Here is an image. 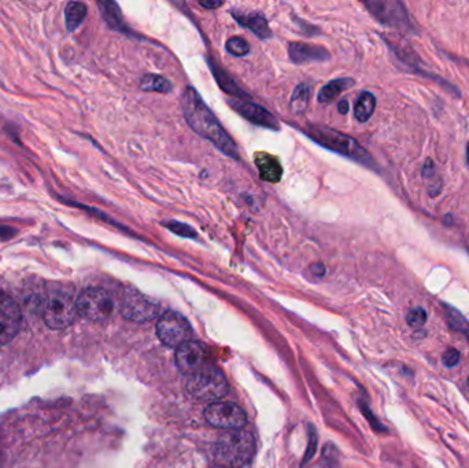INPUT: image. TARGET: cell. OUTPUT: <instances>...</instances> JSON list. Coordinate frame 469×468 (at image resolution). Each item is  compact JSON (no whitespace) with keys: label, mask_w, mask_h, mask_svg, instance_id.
Masks as SVG:
<instances>
[{"label":"cell","mask_w":469,"mask_h":468,"mask_svg":"<svg viewBox=\"0 0 469 468\" xmlns=\"http://www.w3.org/2000/svg\"><path fill=\"white\" fill-rule=\"evenodd\" d=\"M182 107L188 125L198 135L211 141L224 154L236 160L239 158V151L232 138L225 132L220 121L211 113L210 109L192 87H188L183 95Z\"/></svg>","instance_id":"6da1fadb"},{"label":"cell","mask_w":469,"mask_h":468,"mask_svg":"<svg viewBox=\"0 0 469 468\" xmlns=\"http://www.w3.org/2000/svg\"><path fill=\"white\" fill-rule=\"evenodd\" d=\"M256 452V444L251 434L240 430H232L213 446V460L225 468H239L250 463Z\"/></svg>","instance_id":"7a4b0ae2"},{"label":"cell","mask_w":469,"mask_h":468,"mask_svg":"<svg viewBox=\"0 0 469 468\" xmlns=\"http://www.w3.org/2000/svg\"><path fill=\"white\" fill-rule=\"evenodd\" d=\"M306 134L313 141L320 143L321 146L327 147L335 153H339L342 156H346L360 164L367 165V166H374L375 164L372 157L369 156V153L358 141L348 135H343L338 131H333L327 127H320V125H309L306 128Z\"/></svg>","instance_id":"3957f363"},{"label":"cell","mask_w":469,"mask_h":468,"mask_svg":"<svg viewBox=\"0 0 469 468\" xmlns=\"http://www.w3.org/2000/svg\"><path fill=\"white\" fill-rule=\"evenodd\" d=\"M187 390L191 396L205 401H215L228 392V382L224 374L213 367H205L187 380Z\"/></svg>","instance_id":"277c9868"},{"label":"cell","mask_w":469,"mask_h":468,"mask_svg":"<svg viewBox=\"0 0 469 468\" xmlns=\"http://www.w3.org/2000/svg\"><path fill=\"white\" fill-rule=\"evenodd\" d=\"M77 313L90 322H106L114 309L110 294L99 287H90L81 291L76 300Z\"/></svg>","instance_id":"5b68a950"},{"label":"cell","mask_w":469,"mask_h":468,"mask_svg":"<svg viewBox=\"0 0 469 468\" xmlns=\"http://www.w3.org/2000/svg\"><path fill=\"white\" fill-rule=\"evenodd\" d=\"M43 313L48 327L52 329H65L73 324L77 316L76 300L66 291H52L48 296Z\"/></svg>","instance_id":"8992f818"},{"label":"cell","mask_w":469,"mask_h":468,"mask_svg":"<svg viewBox=\"0 0 469 468\" xmlns=\"http://www.w3.org/2000/svg\"><path fill=\"white\" fill-rule=\"evenodd\" d=\"M380 24L406 30L410 28L405 4L398 0H368L364 3Z\"/></svg>","instance_id":"52a82bcc"},{"label":"cell","mask_w":469,"mask_h":468,"mask_svg":"<svg viewBox=\"0 0 469 468\" xmlns=\"http://www.w3.org/2000/svg\"><path fill=\"white\" fill-rule=\"evenodd\" d=\"M157 334L166 346L179 348L189 341L191 327L182 315L176 312L164 313L157 324Z\"/></svg>","instance_id":"ba28073f"},{"label":"cell","mask_w":469,"mask_h":468,"mask_svg":"<svg viewBox=\"0 0 469 468\" xmlns=\"http://www.w3.org/2000/svg\"><path fill=\"white\" fill-rule=\"evenodd\" d=\"M205 418L211 426L225 430H239L247 421L244 411L234 402L211 404L205 411Z\"/></svg>","instance_id":"9c48e42d"},{"label":"cell","mask_w":469,"mask_h":468,"mask_svg":"<svg viewBox=\"0 0 469 468\" xmlns=\"http://www.w3.org/2000/svg\"><path fill=\"white\" fill-rule=\"evenodd\" d=\"M23 315L16 300L0 293V348L8 345L18 335Z\"/></svg>","instance_id":"30bf717a"},{"label":"cell","mask_w":469,"mask_h":468,"mask_svg":"<svg viewBox=\"0 0 469 468\" xmlns=\"http://www.w3.org/2000/svg\"><path fill=\"white\" fill-rule=\"evenodd\" d=\"M176 364L183 374H196L208 365V351L202 344L188 341L177 348Z\"/></svg>","instance_id":"8fae6325"},{"label":"cell","mask_w":469,"mask_h":468,"mask_svg":"<svg viewBox=\"0 0 469 468\" xmlns=\"http://www.w3.org/2000/svg\"><path fill=\"white\" fill-rule=\"evenodd\" d=\"M121 313L125 319L131 322L144 323L158 317L160 306L154 301L148 300L147 297H143L141 294L135 293L125 297L121 306Z\"/></svg>","instance_id":"7c38bea8"},{"label":"cell","mask_w":469,"mask_h":468,"mask_svg":"<svg viewBox=\"0 0 469 468\" xmlns=\"http://www.w3.org/2000/svg\"><path fill=\"white\" fill-rule=\"evenodd\" d=\"M230 105L242 117L247 118L250 122H253L259 127L275 129V131L279 129V124H278L276 118L273 117L268 110H265L263 107H261L259 105L243 100V99H237V98L231 99Z\"/></svg>","instance_id":"4fadbf2b"},{"label":"cell","mask_w":469,"mask_h":468,"mask_svg":"<svg viewBox=\"0 0 469 468\" xmlns=\"http://www.w3.org/2000/svg\"><path fill=\"white\" fill-rule=\"evenodd\" d=\"M288 54L294 64L321 62L329 58L328 51L326 48L307 43H291L288 47Z\"/></svg>","instance_id":"5bb4252c"},{"label":"cell","mask_w":469,"mask_h":468,"mask_svg":"<svg viewBox=\"0 0 469 468\" xmlns=\"http://www.w3.org/2000/svg\"><path fill=\"white\" fill-rule=\"evenodd\" d=\"M256 165L259 168V176L262 180L278 183L282 179V165L276 157L266 153H259L256 156Z\"/></svg>","instance_id":"9a60e30c"},{"label":"cell","mask_w":469,"mask_h":468,"mask_svg":"<svg viewBox=\"0 0 469 468\" xmlns=\"http://www.w3.org/2000/svg\"><path fill=\"white\" fill-rule=\"evenodd\" d=\"M234 20L247 29H250L254 35H257L261 39H268L272 36L271 28L266 23V20L257 13H232Z\"/></svg>","instance_id":"2e32d148"},{"label":"cell","mask_w":469,"mask_h":468,"mask_svg":"<svg viewBox=\"0 0 469 468\" xmlns=\"http://www.w3.org/2000/svg\"><path fill=\"white\" fill-rule=\"evenodd\" d=\"M352 86H354V80L350 77H343V78L333 80V81L328 83L326 87H323V90L319 94V100L321 103H329L342 93L352 88Z\"/></svg>","instance_id":"e0dca14e"},{"label":"cell","mask_w":469,"mask_h":468,"mask_svg":"<svg viewBox=\"0 0 469 468\" xmlns=\"http://www.w3.org/2000/svg\"><path fill=\"white\" fill-rule=\"evenodd\" d=\"M376 109L375 95L365 91L358 96L355 106H354V117L360 122H367L372 117Z\"/></svg>","instance_id":"ac0fdd59"},{"label":"cell","mask_w":469,"mask_h":468,"mask_svg":"<svg viewBox=\"0 0 469 468\" xmlns=\"http://www.w3.org/2000/svg\"><path fill=\"white\" fill-rule=\"evenodd\" d=\"M87 16V7L84 3L71 1L65 8V18H66V26L69 30L77 29L81 23L84 21Z\"/></svg>","instance_id":"d6986e66"},{"label":"cell","mask_w":469,"mask_h":468,"mask_svg":"<svg viewBox=\"0 0 469 468\" xmlns=\"http://www.w3.org/2000/svg\"><path fill=\"white\" fill-rule=\"evenodd\" d=\"M141 90L167 94L172 91V83L158 74H146L141 81Z\"/></svg>","instance_id":"ffe728a7"},{"label":"cell","mask_w":469,"mask_h":468,"mask_svg":"<svg viewBox=\"0 0 469 468\" xmlns=\"http://www.w3.org/2000/svg\"><path fill=\"white\" fill-rule=\"evenodd\" d=\"M422 176L428 182V194L429 197H438L442 191V182L437 175V168L434 161L428 158L422 168Z\"/></svg>","instance_id":"44dd1931"},{"label":"cell","mask_w":469,"mask_h":468,"mask_svg":"<svg viewBox=\"0 0 469 468\" xmlns=\"http://www.w3.org/2000/svg\"><path fill=\"white\" fill-rule=\"evenodd\" d=\"M99 6L102 8V16L107 21V24L117 30L124 32L125 26H124L122 16H121V11H119L117 4L112 3V1H105V3H99Z\"/></svg>","instance_id":"7402d4cb"},{"label":"cell","mask_w":469,"mask_h":468,"mask_svg":"<svg viewBox=\"0 0 469 468\" xmlns=\"http://www.w3.org/2000/svg\"><path fill=\"white\" fill-rule=\"evenodd\" d=\"M445 306L446 310V317H447V322H449V326L456 329V331H460L463 332L467 339L469 341V323L468 320L458 312L454 308L449 306V305H444Z\"/></svg>","instance_id":"603a6c76"},{"label":"cell","mask_w":469,"mask_h":468,"mask_svg":"<svg viewBox=\"0 0 469 468\" xmlns=\"http://www.w3.org/2000/svg\"><path fill=\"white\" fill-rule=\"evenodd\" d=\"M309 98H310V90H309L307 84H299L295 88V91L292 94V98H291V102H290V106H291L292 112L294 113L304 112L306 107H307Z\"/></svg>","instance_id":"cb8c5ba5"},{"label":"cell","mask_w":469,"mask_h":468,"mask_svg":"<svg viewBox=\"0 0 469 468\" xmlns=\"http://www.w3.org/2000/svg\"><path fill=\"white\" fill-rule=\"evenodd\" d=\"M211 71H214V76L218 81V84L221 86V88L228 93V94L234 95V98L239 96H244V93L237 87V84L234 83V80H231V77L225 73V71L217 69L215 66H211Z\"/></svg>","instance_id":"d4e9b609"},{"label":"cell","mask_w":469,"mask_h":468,"mask_svg":"<svg viewBox=\"0 0 469 468\" xmlns=\"http://www.w3.org/2000/svg\"><path fill=\"white\" fill-rule=\"evenodd\" d=\"M428 319L427 310L422 306L412 308L406 315V323L413 328L422 327Z\"/></svg>","instance_id":"484cf974"},{"label":"cell","mask_w":469,"mask_h":468,"mask_svg":"<svg viewBox=\"0 0 469 468\" xmlns=\"http://www.w3.org/2000/svg\"><path fill=\"white\" fill-rule=\"evenodd\" d=\"M227 51L234 57H244L250 52V46L244 39L234 36L227 42Z\"/></svg>","instance_id":"4316f807"},{"label":"cell","mask_w":469,"mask_h":468,"mask_svg":"<svg viewBox=\"0 0 469 468\" xmlns=\"http://www.w3.org/2000/svg\"><path fill=\"white\" fill-rule=\"evenodd\" d=\"M164 226L166 228H169V231H172L173 234L180 235L183 238H196V233L194 231V228H191L187 224L169 221V223H164Z\"/></svg>","instance_id":"83f0119b"},{"label":"cell","mask_w":469,"mask_h":468,"mask_svg":"<svg viewBox=\"0 0 469 468\" xmlns=\"http://www.w3.org/2000/svg\"><path fill=\"white\" fill-rule=\"evenodd\" d=\"M460 360H461V353L454 348H449L442 356V363L447 368L456 367L460 363Z\"/></svg>","instance_id":"f1b7e54d"},{"label":"cell","mask_w":469,"mask_h":468,"mask_svg":"<svg viewBox=\"0 0 469 468\" xmlns=\"http://www.w3.org/2000/svg\"><path fill=\"white\" fill-rule=\"evenodd\" d=\"M310 271H311V274L316 275V276H324V274H326V268H324V265L320 264V262L313 264V265L310 267Z\"/></svg>","instance_id":"f546056e"},{"label":"cell","mask_w":469,"mask_h":468,"mask_svg":"<svg viewBox=\"0 0 469 468\" xmlns=\"http://www.w3.org/2000/svg\"><path fill=\"white\" fill-rule=\"evenodd\" d=\"M201 6L205 8H209V10H214V8L221 7L222 1H201Z\"/></svg>","instance_id":"4dcf8cb0"},{"label":"cell","mask_w":469,"mask_h":468,"mask_svg":"<svg viewBox=\"0 0 469 468\" xmlns=\"http://www.w3.org/2000/svg\"><path fill=\"white\" fill-rule=\"evenodd\" d=\"M338 109H339V112L342 113V115H346L348 112H349V102L348 100H340L339 102V105H338Z\"/></svg>","instance_id":"1f68e13d"},{"label":"cell","mask_w":469,"mask_h":468,"mask_svg":"<svg viewBox=\"0 0 469 468\" xmlns=\"http://www.w3.org/2000/svg\"><path fill=\"white\" fill-rule=\"evenodd\" d=\"M467 161H468V165H469V143L468 146H467Z\"/></svg>","instance_id":"d6a6232c"},{"label":"cell","mask_w":469,"mask_h":468,"mask_svg":"<svg viewBox=\"0 0 469 468\" xmlns=\"http://www.w3.org/2000/svg\"><path fill=\"white\" fill-rule=\"evenodd\" d=\"M467 386H468V389H469V376H468V380H467Z\"/></svg>","instance_id":"836d02e7"},{"label":"cell","mask_w":469,"mask_h":468,"mask_svg":"<svg viewBox=\"0 0 469 468\" xmlns=\"http://www.w3.org/2000/svg\"><path fill=\"white\" fill-rule=\"evenodd\" d=\"M214 468H225V467H214Z\"/></svg>","instance_id":"e575fe53"}]
</instances>
